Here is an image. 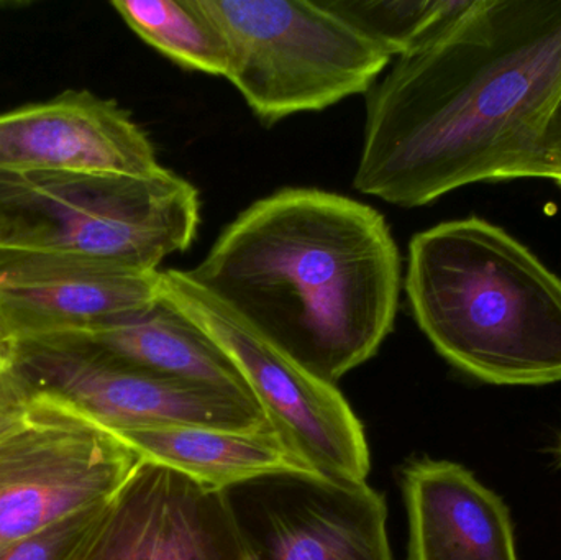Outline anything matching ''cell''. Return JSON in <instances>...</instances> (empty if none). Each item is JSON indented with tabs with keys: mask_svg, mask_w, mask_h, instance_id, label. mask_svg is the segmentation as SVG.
<instances>
[{
	"mask_svg": "<svg viewBox=\"0 0 561 560\" xmlns=\"http://www.w3.org/2000/svg\"><path fill=\"white\" fill-rule=\"evenodd\" d=\"M561 94V0H465L368 92L359 193L419 207L483 181L543 178Z\"/></svg>",
	"mask_w": 561,
	"mask_h": 560,
	"instance_id": "6da1fadb",
	"label": "cell"
},
{
	"mask_svg": "<svg viewBox=\"0 0 561 560\" xmlns=\"http://www.w3.org/2000/svg\"><path fill=\"white\" fill-rule=\"evenodd\" d=\"M187 276L304 368L335 385L375 357L402 265L385 217L312 187L253 203Z\"/></svg>",
	"mask_w": 561,
	"mask_h": 560,
	"instance_id": "7a4b0ae2",
	"label": "cell"
},
{
	"mask_svg": "<svg viewBox=\"0 0 561 560\" xmlns=\"http://www.w3.org/2000/svg\"><path fill=\"white\" fill-rule=\"evenodd\" d=\"M404 288L458 370L504 387L561 381V279L501 227L467 217L417 233Z\"/></svg>",
	"mask_w": 561,
	"mask_h": 560,
	"instance_id": "3957f363",
	"label": "cell"
},
{
	"mask_svg": "<svg viewBox=\"0 0 561 560\" xmlns=\"http://www.w3.org/2000/svg\"><path fill=\"white\" fill-rule=\"evenodd\" d=\"M199 193L150 174L0 173V253L82 256L140 270L193 245Z\"/></svg>",
	"mask_w": 561,
	"mask_h": 560,
	"instance_id": "277c9868",
	"label": "cell"
},
{
	"mask_svg": "<svg viewBox=\"0 0 561 560\" xmlns=\"http://www.w3.org/2000/svg\"><path fill=\"white\" fill-rule=\"evenodd\" d=\"M226 36L227 79L262 124L369 92L391 58L325 0H203Z\"/></svg>",
	"mask_w": 561,
	"mask_h": 560,
	"instance_id": "5b68a950",
	"label": "cell"
},
{
	"mask_svg": "<svg viewBox=\"0 0 561 560\" xmlns=\"http://www.w3.org/2000/svg\"><path fill=\"white\" fill-rule=\"evenodd\" d=\"M160 296L226 352L273 430L310 470L366 482L365 430L335 385L297 364L183 270L161 272Z\"/></svg>",
	"mask_w": 561,
	"mask_h": 560,
	"instance_id": "8992f818",
	"label": "cell"
},
{
	"mask_svg": "<svg viewBox=\"0 0 561 560\" xmlns=\"http://www.w3.org/2000/svg\"><path fill=\"white\" fill-rule=\"evenodd\" d=\"M141 460L118 434L38 393L28 416L0 437V549L104 505Z\"/></svg>",
	"mask_w": 561,
	"mask_h": 560,
	"instance_id": "52a82bcc",
	"label": "cell"
},
{
	"mask_svg": "<svg viewBox=\"0 0 561 560\" xmlns=\"http://www.w3.org/2000/svg\"><path fill=\"white\" fill-rule=\"evenodd\" d=\"M20 374L112 433L168 426H272L249 395L168 377L72 339L20 342Z\"/></svg>",
	"mask_w": 561,
	"mask_h": 560,
	"instance_id": "ba28073f",
	"label": "cell"
},
{
	"mask_svg": "<svg viewBox=\"0 0 561 560\" xmlns=\"http://www.w3.org/2000/svg\"><path fill=\"white\" fill-rule=\"evenodd\" d=\"M247 560H394L385 496L313 470L224 490Z\"/></svg>",
	"mask_w": 561,
	"mask_h": 560,
	"instance_id": "9c48e42d",
	"label": "cell"
},
{
	"mask_svg": "<svg viewBox=\"0 0 561 560\" xmlns=\"http://www.w3.org/2000/svg\"><path fill=\"white\" fill-rule=\"evenodd\" d=\"M72 560H247L226 495L141 460Z\"/></svg>",
	"mask_w": 561,
	"mask_h": 560,
	"instance_id": "30bf717a",
	"label": "cell"
},
{
	"mask_svg": "<svg viewBox=\"0 0 561 560\" xmlns=\"http://www.w3.org/2000/svg\"><path fill=\"white\" fill-rule=\"evenodd\" d=\"M161 270L0 253V324L13 344L118 321L160 301Z\"/></svg>",
	"mask_w": 561,
	"mask_h": 560,
	"instance_id": "8fae6325",
	"label": "cell"
},
{
	"mask_svg": "<svg viewBox=\"0 0 561 560\" xmlns=\"http://www.w3.org/2000/svg\"><path fill=\"white\" fill-rule=\"evenodd\" d=\"M148 135L115 101L65 91L0 114V173L150 174Z\"/></svg>",
	"mask_w": 561,
	"mask_h": 560,
	"instance_id": "7c38bea8",
	"label": "cell"
},
{
	"mask_svg": "<svg viewBox=\"0 0 561 560\" xmlns=\"http://www.w3.org/2000/svg\"><path fill=\"white\" fill-rule=\"evenodd\" d=\"M401 485L408 560H519L506 503L460 464L412 460Z\"/></svg>",
	"mask_w": 561,
	"mask_h": 560,
	"instance_id": "4fadbf2b",
	"label": "cell"
},
{
	"mask_svg": "<svg viewBox=\"0 0 561 560\" xmlns=\"http://www.w3.org/2000/svg\"><path fill=\"white\" fill-rule=\"evenodd\" d=\"M51 339L84 342L168 377L252 397L226 352L161 296L157 305L137 315Z\"/></svg>",
	"mask_w": 561,
	"mask_h": 560,
	"instance_id": "5bb4252c",
	"label": "cell"
},
{
	"mask_svg": "<svg viewBox=\"0 0 561 560\" xmlns=\"http://www.w3.org/2000/svg\"><path fill=\"white\" fill-rule=\"evenodd\" d=\"M118 436L145 460L220 492L268 473L310 470L272 426L250 431L168 426Z\"/></svg>",
	"mask_w": 561,
	"mask_h": 560,
	"instance_id": "9a60e30c",
	"label": "cell"
},
{
	"mask_svg": "<svg viewBox=\"0 0 561 560\" xmlns=\"http://www.w3.org/2000/svg\"><path fill=\"white\" fill-rule=\"evenodd\" d=\"M112 7L145 43L183 68L229 75V45L203 0H117Z\"/></svg>",
	"mask_w": 561,
	"mask_h": 560,
	"instance_id": "2e32d148",
	"label": "cell"
},
{
	"mask_svg": "<svg viewBox=\"0 0 561 560\" xmlns=\"http://www.w3.org/2000/svg\"><path fill=\"white\" fill-rule=\"evenodd\" d=\"M389 58L414 48L465 0H325Z\"/></svg>",
	"mask_w": 561,
	"mask_h": 560,
	"instance_id": "e0dca14e",
	"label": "cell"
},
{
	"mask_svg": "<svg viewBox=\"0 0 561 560\" xmlns=\"http://www.w3.org/2000/svg\"><path fill=\"white\" fill-rule=\"evenodd\" d=\"M104 505L66 516L0 549V560H72L88 539Z\"/></svg>",
	"mask_w": 561,
	"mask_h": 560,
	"instance_id": "ac0fdd59",
	"label": "cell"
},
{
	"mask_svg": "<svg viewBox=\"0 0 561 560\" xmlns=\"http://www.w3.org/2000/svg\"><path fill=\"white\" fill-rule=\"evenodd\" d=\"M35 388L20 374L15 362L0 370V437L15 430L33 410Z\"/></svg>",
	"mask_w": 561,
	"mask_h": 560,
	"instance_id": "d6986e66",
	"label": "cell"
},
{
	"mask_svg": "<svg viewBox=\"0 0 561 560\" xmlns=\"http://www.w3.org/2000/svg\"><path fill=\"white\" fill-rule=\"evenodd\" d=\"M543 178L561 187V94L543 135Z\"/></svg>",
	"mask_w": 561,
	"mask_h": 560,
	"instance_id": "ffe728a7",
	"label": "cell"
},
{
	"mask_svg": "<svg viewBox=\"0 0 561 560\" xmlns=\"http://www.w3.org/2000/svg\"><path fill=\"white\" fill-rule=\"evenodd\" d=\"M13 355H15V344H13L12 339L7 335L2 324H0V370L5 368L7 365L12 364Z\"/></svg>",
	"mask_w": 561,
	"mask_h": 560,
	"instance_id": "44dd1931",
	"label": "cell"
},
{
	"mask_svg": "<svg viewBox=\"0 0 561 560\" xmlns=\"http://www.w3.org/2000/svg\"><path fill=\"white\" fill-rule=\"evenodd\" d=\"M559 454H560V460H561V439H560V449H559Z\"/></svg>",
	"mask_w": 561,
	"mask_h": 560,
	"instance_id": "7402d4cb",
	"label": "cell"
}]
</instances>
